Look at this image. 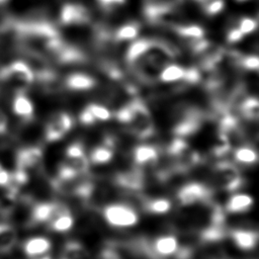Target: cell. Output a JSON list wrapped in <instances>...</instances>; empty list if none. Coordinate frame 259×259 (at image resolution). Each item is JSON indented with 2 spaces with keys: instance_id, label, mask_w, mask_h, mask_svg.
I'll return each mask as SVG.
<instances>
[{
  "instance_id": "5",
  "label": "cell",
  "mask_w": 259,
  "mask_h": 259,
  "mask_svg": "<svg viewBox=\"0 0 259 259\" xmlns=\"http://www.w3.org/2000/svg\"><path fill=\"white\" fill-rule=\"evenodd\" d=\"M213 180L218 187L234 191L242 186L243 178L235 165L230 162L223 161L215 165L213 169Z\"/></svg>"
},
{
  "instance_id": "31",
  "label": "cell",
  "mask_w": 259,
  "mask_h": 259,
  "mask_svg": "<svg viewBox=\"0 0 259 259\" xmlns=\"http://www.w3.org/2000/svg\"><path fill=\"white\" fill-rule=\"evenodd\" d=\"M95 120H100V121H105L110 119L111 117V112L108 108H106L103 105L97 104V103H91L87 106Z\"/></svg>"
},
{
  "instance_id": "25",
  "label": "cell",
  "mask_w": 259,
  "mask_h": 259,
  "mask_svg": "<svg viewBox=\"0 0 259 259\" xmlns=\"http://www.w3.org/2000/svg\"><path fill=\"white\" fill-rule=\"evenodd\" d=\"M63 259H88V250L77 241L68 242L63 249L62 257Z\"/></svg>"
},
{
  "instance_id": "41",
  "label": "cell",
  "mask_w": 259,
  "mask_h": 259,
  "mask_svg": "<svg viewBox=\"0 0 259 259\" xmlns=\"http://www.w3.org/2000/svg\"><path fill=\"white\" fill-rule=\"evenodd\" d=\"M195 1H197V2H201V3H202L204 0H195Z\"/></svg>"
},
{
  "instance_id": "11",
  "label": "cell",
  "mask_w": 259,
  "mask_h": 259,
  "mask_svg": "<svg viewBox=\"0 0 259 259\" xmlns=\"http://www.w3.org/2000/svg\"><path fill=\"white\" fill-rule=\"evenodd\" d=\"M12 112L23 121H29L32 119L34 114V106L30 98L25 92L14 93L11 102Z\"/></svg>"
},
{
  "instance_id": "16",
  "label": "cell",
  "mask_w": 259,
  "mask_h": 259,
  "mask_svg": "<svg viewBox=\"0 0 259 259\" xmlns=\"http://www.w3.org/2000/svg\"><path fill=\"white\" fill-rule=\"evenodd\" d=\"M113 140L110 137H107L105 139V142L95 147L89 155V162L96 164V165H103L111 161L113 158Z\"/></svg>"
},
{
  "instance_id": "43",
  "label": "cell",
  "mask_w": 259,
  "mask_h": 259,
  "mask_svg": "<svg viewBox=\"0 0 259 259\" xmlns=\"http://www.w3.org/2000/svg\"><path fill=\"white\" fill-rule=\"evenodd\" d=\"M239 1H244V0H239Z\"/></svg>"
},
{
  "instance_id": "38",
  "label": "cell",
  "mask_w": 259,
  "mask_h": 259,
  "mask_svg": "<svg viewBox=\"0 0 259 259\" xmlns=\"http://www.w3.org/2000/svg\"><path fill=\"white\" fill-rule=\"evenodd\" d=\"M8 126V118L4 111L0 108V135L5 134L7 132Z\"/></svg>"
},
{
  "instance_id": "30",
  "label": "cell",
  "mask_w": 259,
  "mask_h": 259,
  "mask_svg": "<svg viewBox=\"0 0 259 259\" xmlns=\"http://www.w3.org/2000/svg\"><path fill=\"white\" fill-rule=\"evenodd\" d=\"M175 30L179 35H181L183 37H188L191 39L202 38L204 35L203 28L196 24L177 26V27H175Z\"/></svg>"
},
{
  "instance_id": "32",
  "label": "cell",
  "mask_w": 259,
  "mask_h": 259,
  "mask_svg": "<svg viewBox=\"0 0 259 259\" xmlns=\"http://www.w3.org/2000/svg\"><path fill=\"white\" fill-rule=\"evenodd\" d=\"M202 5L206 14L214 15L224 9L225 2L224 0H204Z\"/></svg>"
},
{
  "instance_id": "2",
  "label": "cell",
  "mask_w": 259,
  "mask_h": 259,
  "mask_svg": "<svg viewBox=\"0 0 259 259\" xmlns=\"http://www.w3.org/2000/svg\"><path fill=\"white\" fill-rule=\"evenodd\" d=\"M42 165V151L31 146L20 149L16 155V169L13 173L21 184H26L32 174L38 173Z\"/></svg>"
},
{
  "instance_id": "3",
  "label": "cell",
  "mask_w": 259,
  "mask_h": 259,
  "mask_svg": "<svg viewBox=\"0 0 259 259\" xmlns=\"http://www.w3.org/2000/svg\"><path fill=\"white\" fill-rule=\"evenodd\" d=\"M130 109V121L127 125L131 132L139 139H147L154 134V123L148 107L140 99H134L127 103Z\"/></svg>"
},
{
  "instance_id": "20",
  "label": "cell",
  "mask_w": 259,
  "mask_h": 259,
  "mask_svg": "<svg viewBox=\"0 0 259 259\" xmlns=\"http://www.w3.org/2000/svg\"><path fill=\"white\" fill-rule=\"evenodd\" d=\"M253 205V198L246 193H236L232 195L226 203V210L230 213H243L248 211Z\"/></svg>"
},
{
  "instance_id": "18",
  "label": "cell",
  "mask_w": 259,
  "mask_h": 259,
  "mask_svg": "<svg viewBox=\"0 0 259 259\" xmlns=\"http://www.w3.org/2000/svg\"><path fill=\"white\" fill-rule=\"evenodd\" d=\"M115 182L122 188L128 190H140L144 186V175L141 170L133 169L116 176Z\"/></svg>"
},
{
  "instance_id": "40",
  "label": "cell",
  "mask_w": 259,
  "mask_h": 259,
  "mask_svg": "<svg viewBox=\"0 0 259 259\" xmlns=\"http://www.w3.org/2000/svg\"><path fill=\"white\" fill-rule=\"evenodd\" d=\"M209 259H231V258L226 256V255H215V256H213V257H211Z\"/></svg>"
},
{
  "instance_id": "42",
  "label": "cell",
  "mask_w": 259,
  "mask_h": 259,
  "mask_svg": "<svg viewBox=\"0 0 259 259\" xmlns=\"http://www.w3.org/2000/svg\"><path fill=\"white\" fill-rule=\"evenodd\" d=\"M2 1H5V0H0V2H2Z\"/></svg>"
},
{
  "instance_id": "36",
  "label": "cell",
  "mask_w": 259,
  "mask_h": 259,
  "mask_svg": "<svg viewBox=\"0 0 259 259\" xmlns=\"http://www.w3.org/2000/svg\"><path fill=\"white\" fill-rule=\"evenodd\" d=\"M80 121L84 125H92L96 121L95 118L93 117V115L91 114V112L89 111V109L87 108V106L80 113Z\"/></svg>"
},
{
  "instance_id": "34",
  "label": "cell",
  "mask_w": 259,
  "mask_h": 259,
  "mask_svg": "<svg viewBox=\"0 0 259 259\" xmlns=\"http://www.w3.org/2000/svg\"><path fill=\"white\" fill-rule=\"evenodd\" d=\"M244 69L249 71H256L259 67V60L257 56H246L241 57L238 62Z\"/></svg>"
},
{
  "instance_id": "15",
  "label": "cell",
  "mask_w": 259,
  "mask_h": 259,
  "mask_svg": "<svg viewBox=\"0 0 259 259\" xmlns=\"http://www.w3.org/2000/svg\"><path fill=\"white\" fill-rule=\"evenodd\" d=\"M152 48H155V40L141 38L134 41L127 49L125 59L128 64L136 65Z\"/></svg>"
},
{
  "instance_id": "22",
  "label": "cell",
  "mask_w": 259,
  "mask_h": 259,
  "mask_svg": "<svg viewBox=\"0 0 259 259\" xmlns=\"http://www.w3.org/2000/svg\"><path fill=\"white\" fill-rule=\"evenodd\" d=\"M4 189L5 191L0 195V214L8 215L15 209L19 194L16 188L7 187Z\"/></svg>"
},
{
  "instance_id": "17",
  "label": "cell",
  "mask_w": 259,
  "mask_h": 259,
  "mask_svg": "<svg viewBox=\"0 0 259 259\" xmlns=\"http://www.w3.org/2000/svg\"><path fill=\"white\" fill-rule=\"evenodd\" d=\"M65 85L72 91H88L95 87L96 80L90 75L83 73H74L66 78Z\"/></svg>"
},
{
  "instance_id": "9",
  "label": "cell",
  "mask_w": 259,
  "mask_h": 259,
  "mask_svg": "<svg viewBox=\"0 0 259 259\" xmlns=\"http://www.w3.org/2000/svg\"><path fill=\"white\" fill-rule=\"evenodd\" d=\"M202 114L197 109H188L173 127V133L178 138H184L195 134L201 126Z\"/></svg>"
},
{
  "instance_id": "19",
  "label": "cell",
  "mask_w": 259,
  "mask_h": 259,
  "mask_svg": "<svg viewBox=\"0 0 259 259\" xmlns=\"http://www.w3.org/2000/svg\"><path fill=\"white\" fill-rule=\"evenodd\" d=\"M231 238L240 249L251 250L257 244L258 234L256 231L237 229L231 232Z\"/></svg>"
},
{
  "instance_id": "4",
  "label": "cell",
  "mask_w": 259,
  "mask_h": 259,
  "mask_svg": "<svg viewBox=\"0 0 259 259\" xmlns=\"http://www.w3.org/2000/svg\"><path fill=\"white\" fill-rule=\"evenodd\" d=\"M102 215L106 223L114 228H128L139 222L137 211L130 205L122 203L106 205L103 208Z\"/></svg>"
},
{
  "instance_id": "24",
  "label": "cell",
  "mask_w": 259,
  "mask_h": 259,
  "mask_svg": "<svg viewBox=\"0 0 259 259\" xmlns=\"http://www.w3.org/2000/svg\"><path fill=\"white\" fill-rule=\"evenodd\" d=\"M73 225H74V218L72 217V214L70 213L67 207H65L49 223L50 229L58 233H64L71 230Z\"/></svg>"
},
{
  "instance_id": "33",
  "label": "cell",
  "mask_w": 259,
  "mask_h": 259,
  "mask_svg": "<svg viewBox=\"0 0 259 259\" xmlns=\"http://www.w3.org/2000/svg\"><path fill=\"white\" fill-rule=\"evenodd\" d=\"M65 154H66V158L69 159V160L83 157V156H85L84 147L80 142L72 143L71 145H69L67 147Z\"/></svg>"
},
{
  "instance_id": "29",
  "label": "cell",
  "mask_w": 259,
  "mask_h": 259,
  "mask_svg": "<svg viewBox=\"0 0 259 259\" xmlns=\"http://www.w3.org/2000/svg\"><path fill=\"white\" fill-rule=\"evenodd\" d=\"M139 33V24L137 22L126 23L120 26L114 33L115 40H127L135 38Z\"/></svg>"
},
{
  "instance_id": "6",
  "label": "cell",
  "mask_w": 259,
  "mask_h": 259,
  "mask_svg": "<svg viewBox=\"0 0 259 259\" xmlns=\"http://www.w3.org/2000/svg\"><path fill=\"white\" fill-rule=\"evenodd\" d=\"M211 198V190L202 183L189 182L183 185L177 192L180 205L190 206L197 203H208Z\"/></svg>"
},
{
  "instance_id": "35",
  "label": "cell",
  "mask_w": 259,
  "mask_h": 259,
  "mask_svg": "<svg viewBox=\"0 0 259 259\" xmlns=\"http://www.w3.org/2000/svg\"><path fill=\"white\" fill-rule=\"evenodd\" d=\"M256 27H257V21L250 17H244L240 20L239 29L243 34H247L254 31Z\"/></svg>"
},
{
  "instance_id": "14",
  "label": "cell",
  "mask_w": 259,
  "mask_h": 259,
  "mask_svg": "<svg viewBox=\"0 0 259 259\" xmlns=\"http://www.w3.org/2000/svg\"><path fill=\"white\" fill-rule=\"evenodd\" d=\"M133 158L138 167L154 165L159 159V151L152 145H140L134 149Z\"/></svg>"
},
{
  "instance_id": "26",
  "label": "cell",
  "mask_w": 259,
  "mask_h": 259,
  "mask_svg": "<svg viewBox=\"0 0 259 259\" xmlns=\"http://www.w3.org/2000/svg\"><path fill=\"white\" fill-rule=\"evenodd\" d=\"M144 208L146 211L153 214H164L171 209V201L168 198L158 197L148 199L144 202Z\"/></svg>"
},
{
  "instance_id": "28",
  "label": "cell",
  "mask_w": 259,
  "mask_h": 259,
  "mask_svg": "<svg viewBox=\"0 0 259 259\" xmlns=\"http://www.w3.org/2000/svg\"><path fill=\"white\" fill-rule=\"evenodd\" d=\"M258 100L256 97H248L241 103V112L243 116L249 120L258 117Z\"/></svg>"
},
{
  "instance_id": "1",
  "label": "cell",
  "mask_w": 259,
  "mask_h": 259,
  "mask_svg": "<svg viewBox=\"0 0 259 259\" xmlns=\"http://www.w3.org/2000/svg\"><path fill=\"white\" fill-rule=\"evenodd\" d=\"M35 77L31 67L22 61H16L0 71V81L14 93L25 92Z\"/></svg>"
},
{
  "instance_id": "23",
  "label": "cell",
  "mask_w": 259,
  "mask_h": 259,
  "mask_svg": "<svg viewBox=\"0 0 259 259\" xmlns=\"http://www.w3.org/2000/svg\"><path fill=\"white\" fill-rule=\"evenodd\" d=\"M186 69L175 64L167 65L159 74V79L163 83H174L177 81H185Z\"/></svg>"
},
{
  "instance_id": "37",
  "label": "cell",
  "mask_w": 259,
  "mask_h": 259,
  "mask_svg": "<svg viewBox=\"0 0 259 259\" xmlns=\"http://www.w3.org/2000/svg\"><path fill=\"white\" fill-rule=\"evenodd\" d=\"M243 36H244V34L240 31L239 28H233L228 32L227 39L229 42H237V41L241 40Z\"/></svg>"
},
{
  "instance_id": "7",
  "label": "cell",
  "mask_w": 259,
  "mask_h": 259,
  "mask_svg": "<svg viewBox=\"0 0 259 259\" xmlns=\"http://www.w3.org/2000/svg\"><path fill=\"white\" fill-rule=\"evenodd\" d=\"M73 126V118L67 112L55 113L49 119L45 127L47 142H56L67 135Z\"/></svg>"
},
{
  "instance_id": "13",
  "label": "cell",
  "mask_w": 259,
  "mask_h": 259,
  "mask_svg": "<svg viewBox=\"0 0 259 259\" xmlns=\"http://www.w3.org/2000/svg\"><path fill=\"white\" fill-rule=\"evenodd\" d=\"M51 247L52 244L48 238L36 236L31 237L24 242L23 251L28 257L37 258L47 255V253L51 250Z\"/></svg>"
},
{
  "instance_id": "39",
  "label": "cell",
  "mask_w": 259,
  "mask_h": 259,
  "mask_svg": "<svg viewBox=\"0 0 259 259\" xmlns=\"http://www.w3.org/2000/svg\"><path fill=\"white\" fill-rule=\"evenodd\" d=\"M98 2L103 6H111L114 4H121L124 0H98Z\"/></svg>"
},
{
  "instance_id": "8",
  "label": "cell",
  "mask_w": 259,
  "mask_h": 259,
  "mask_svg": "<svg viewBox=\"0 0 259 259\" xmlns=\"http://www.w3.org/2000/svg\"><path fill=\"white\" fill-rule=\"evenodd\" d=\"M148 245L151 259H163L175 255L179 248L177 238L172 235L160 236Z\"/></svg>"
},
{
  "instance_id": "12",
  "label": "cell",
  "mask_w": 259,
  "mask_h": 259,
  "mask_svg": "<svg viewBox=\"0 0 259 259\" xmlns=\"http://www.w3.org/2000/svg\"><path fill=\"white\" fill-rule=\"evenodd\" d=\"M61 21L66 25L86 23L89 21L88 10L78 4H66L61 11Z\"/></svg>"
},
{
  "instance_id": "27",
  "label": "cell",
  "mask_w": 259,
  "mask_h": 259,
  "mask_svg": "<svg viewBox=\"0 0 259 259\" xmlns=\"http://www.w3.org/2000/svg\"><path fill=\"white\" fill-rule=\"evenodd\" d=\"M235 160L243 165H253L257 162V152L249 146H241L234 152Z\"/></svg>"
},
{
  "instance_id": "21",
  "label": "cell",
  "mask_w": 259,
  "mask_h": 259,
  "mask_svg": "<svg viewBox=\"0 0 259 259\" xmlns=\"http://www.w3.org/2000/svg\"><path fill=\"white\" fill-rule=\"evenodd\" d=\"M17 242L15 228L7 223H0V253L10 252Z\"/></svg>"
},
{
  "instance_id": "10",
  "label": "cell",
  "mask_w": 259,
  "mask_h": 259,
  "mask_svg": "<svg viewBox=\"0 0 259 259\" xmlns=\"http://www.w3.org/2000/svg\"><path fill=\"white\" fill-rule=\"evenodd\" d=\"M66 206L55 202H41L31 209L30 222L32 224H49Z\"/></svg>"
}]
</instances>
